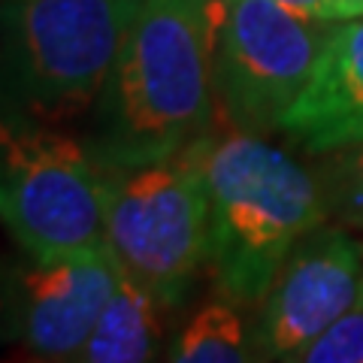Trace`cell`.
Wrapping results in <instances>:
<instances>
[{
  "mask_svg": "<svg viewBox=\"0 0 363 363\" xmlns=\"http://www.w3.org/2000/svg\"><path fill=\"white\" fill-rule=\"evenodd\" d=\"M212 0H143L94 104L91 155L106 167L179 157L206 140Z\"/></svg>",
  "mask_w": 363,
  "mask_h": 363,
  "instance_id": "1",
  "label": "cell"
},
{
  "mask_svg": "<svg viewBox=\"0 0 363 363\" xmlns=\"http://www.w3.org/2000/svg\"><path fill=\"white\" fill-rule=\"evenodd\" d=\"M200 157L215 285L233 303L264 300L291 252L327 215L318 176L252 133L203 140Z\"/></svg>",
  "mask_w": 363,
  "mask_h": 363,
  "instance_id": "2",
  "label": "cell"
},
{
  "mask_svg": "<svg viewBox=\"0 0 363 363\" xmlns=\"http://www.w3.org/2000/svg\"><path fill=\"white\" fill-rule=\"evenodd\" d=\"M143 0H0V109L64 124L97 104Z\"/></svg>",
  "mask_w": 363,
  "mask_h": 363,
  "instance_id": "3",
  "label": "cell"
},
{
  "mask_svg": "<svg viewBox=\"0 0 363 363\" xmlns=\"http://www.w3.org/2000/svg\"><path fill=\"white\" fill-rule=\"evenodd\" d=\"M104 230L124 276L164 309L188 297L209 264V188L200 145L143 167L100 164Z\"/></svg>",
  "mask_w": 363,
  "mask_h": 363,
  "instance_id": "4",
  "label": "cell"
},
{
  "mask_svg": "<svg viewBox=\"0 0 363 363\" xmlns=\"http://www.w3.org/2000/svg\"><path fill=\"white\" fill-rule=\"evenodd\" d=\"M0 224L37 264L104 245L100 164L91 149L0 109Z\"/></svg>",
  "mask_w": 363,
  "mask_h": 363,
  "instance_id": "5",
  "label": "cell"
},
{
  "mask_svg": "<svg viewBox=\"0 0 363 363\" xmlns=\"http://www.w3.org/2000/svg\"><path fill=\"white\" fill-rule=\"evenodd\" d=\"M327 25L279 0H212V88L230 128H279L312 73Z\"/></svg>",
  "mask_w": 363,
  "mask_h": 363,
  "instance_id": "6",
  "label": "cell"
},
{
  "mask_svg": "<svg viewBox=\"0 0 363 363\" xmlns=\"http://www.w3.org/2000/svg\"><path fill=\"white\" fill-rule=\"evenodd\" d=\"M363 303V242L339 227H315L264 294L252 333L255 360H300L336 318Z\"/></svg>",
  "mask_w": 363,
  "mask_h": 363,
  "instance_id": "7",
  "label": "cell"
},
{
  "mask_svg": "<svg viewBox=\"0 0 363 363\" xmlns=\"http://www.w3.org/2000/svg\"><path fill=\"white\" fill-rule=\"evenodd\" d=\"M121 276L109 242L58 264L18 269L4 291L9 330L37 360H79Z\"/></svg>",
  "mask_w": 363,
  "mask_h": 363,
  "instance_id": "8",
  "label": "cell"
},
{
  "mask_svg": "<svg viewBox=\"0 0 363 363\" xmlns=\"http://www.w3.org/2000/svg\"><path fill=\"white\" fill-rule=\"evenodd\" d=\"M279 128L312 155L363 143V16L327 25L312 73Z\"/></svg>",
  "mask_w": 363,
  "mask_h": 363,
  "instance_id": "9",
  "label": "cell"
},
{
  "mask_svg": "<svg viewBox=\"0 0 363 363\" xmlns=\"http://www.w3.org/2000/svg\"><path fill=\"white\" fill-rule=\"evenodd\" d=\"M164 309L143 285L130 276H121L116 294L109 297L104 315L82 348L79 360L85 363H145L157 354L161 345V318Z\"/></svg>",
  "mask_w": 363,
  "mask_h": 363,
  "instance_id": "10",
  "label": "cell"
},
{
  "mask_svg": "<svg viewBox=\"0 0 363 363\" xmlns=\"http://www.w3.org/2000/svg\"><path fill=\"white\" fill-rule=\"evenodd\" d=\"M179 363H245L255 360L252 336L230 303H209L191 315L167 351Z\"/></svg>",
  "mask_w": 363,
  "mask_h": 363,
  "instance_id": "11",
  "label": "cell"
},
{
  "mask_svg": "<svg viewBox=\"0 0 363 363\" xmlns=\"http://www.w3.org/2000/svg\"><path fill=\"white\" fill-rule=\"evenodd\" d=\"M324 155L327 161L318 167L315 176L321 185L327 215L363 230V143Z\"/></svg>",
  "mask_w": 363,
  "mask_h": 363,
  "instance_id": "12",
  "label": "cell"
},
{
  "mask_svg": "<svg viewBox=\"0 0 363 363\" xmlns=\"http://www.w3.org/2000/svg\"><path fill=\"white\" fill-rule=\"evenodd\" d=\"M306 363H363V303L327 327L300 354Z\"/></svg>",
  "mask_w": 363,
  "mask_h": 363,
  "instance_id": "13",
  "label": "cell"
},
{
  "mask_svg": "<svg viewBox=\"0 0 363 363\" xmlns=\"http://www.w3.org/2000/svg\"><path fill=\"white\" fill-rule=\"evenodd\" d=\"M279 4L315 21H348L363 16V0H279Z\"/></svg>",
  "mask_w": 363,
  "mask_h": 363,
  "instance_id": "14",
  "label": "cell"
},
{
  "mask_svg": "<svg viewBox=\"0 0 363 363\" xmlns=\"http://www.w3.org/2000/svg\"><path fill=\"white\" fill-rule=\"evenodd\" d=\"M0 312H4V281H0Z\"/></svg>",
  "mask_w": 363,
  "mask_h": 363,
  "instance_id": "15",
  "label": "cell"
}]
</instances>
